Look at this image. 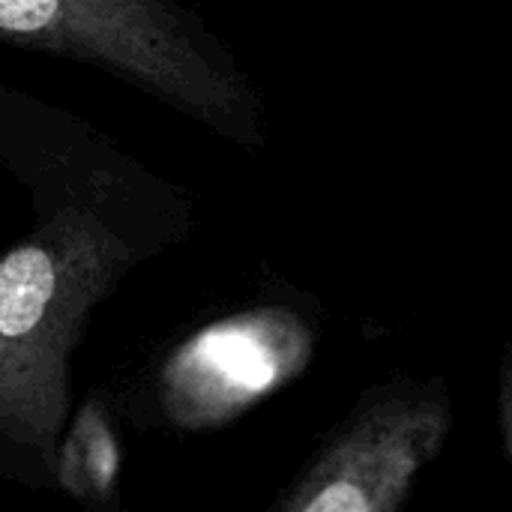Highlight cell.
<instances>
[{"mask_svg":"<svg viewBox=\"0 0 512 512\" xmlns=\"http://www.w3.org/2000/svg\"><path fill=\"white\" fill-rule=\"evenodd\" d=\"M0 165L33 225L0 255V480L54 492L75 408L72 360L93 312L141 264L183 246L195 198L87 117L0 81Z\"/></svg>","mask_w":512,"mask_h":512,"instance_id":"obj_1","label":"cell"},{"mask_svg":"<svg viewBox=\"0 0 512 512\" xmlns=\"http://www.w3.org/2000/svg\"><path fill=\"white\" fill-rule=\"evenodd\" d=\"M0 42L99 69L243 150L267 147L255 78L183 0H0Z\"/></svg>","mask_w":512,"mask_h":512,"instance_id":"obj_2","label":"cell"},{"mask_svg":"<svg viewBox=\"0 0 512 512\" xmlns=\"http://www.w3.org/2000/svg\"><path fill=\"white\" fill-rule=\"evenodd\" d=\"M318 342V303L267 279L249 300L168 333L108 387L120 420L138 432L210 435L294 384Z\"/></svg>","mask_w":512,"mask_h":512,"instance_id":"obj_3","label":"cell"},{"mask_svg":"<svg viewBox=\"0 0 512 512\" xmlns=\"http://www.w3.org/2000/svg\"><path fill=\"white\" fill-rule=\"evenodd\" d=\"M453 432L444 378L399 375L369 387L327 432L270 512H396Z\"/></svg>","mask_w":512,"mask_h":512,"instance_id":"obj_4","label":"cell"},{"mask_svg":"<svg viewBox=\"0 0 512 512\" xmlns=\"http://www.w3.org/2000/svg\"><path fill=\"white\" fill-rule=\"evenodd\" d=\"M120 414L108 384H93L72 408L54 459V492L87 510L117 507L123 477Z\"/></svg>","mask_w":512,"mask_h":512,"instance_id":"obj_5","label":"cell"},{"mask_svg":"<svg viewBox=\"0 0 512 512\" xmlns=\"http://www.w3.org/2000/svg\"><path fill=\"white\" fill-rule=\"evenodd\" d=\"M498 429L512 468V345L501 348L498 360Z\"/></svg>","mask_w":512,"mask_h":512,"instance_id":"obj_6","label":"cell"}]
</instances>
